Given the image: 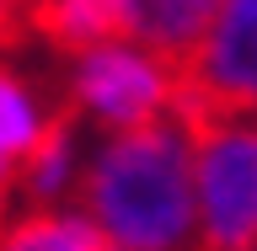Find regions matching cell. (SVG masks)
<instances>
[{"label": "cell", "instance_id": "7a4b0ae2", "mask_svg": "<svg viewBox=\"0 0 257 251\" xmlns=\"http://www.w3.org/2000/svg\"><path fill=\"white\" fill-rule=\"evenodd\" d=\"M177 102V64L140 43H107L91 54H75L64 70V107L75 118H91L107 134L150 128L172 118Z\"/></svg>", "mask_w": 257, "mask_h": 251}, {"label": "cell", "instance_id": "277c9868", "mask_svg": "<svg viewBox=\"0 0 257 251\" xmlns=\"http://www.w3.org/2000/svg\"><path fill=\"white\" fill-rule=\"evenodd\" d=\"M193 182H198V235L204 251L257 246V123L220 118L188 128Z\"/></svg>", "mask_w": 257, "mask_h": 251}, {"label": "cell", "instance_id": "8992f818", "mask_svg": "<svg viewBox=\"0 0 257 251\" xmlns=\"http://www.w3.org/2000/svg\"><path fill=\"white\" fill-rule=\"evenodd\" d=\"M128 16H134L128 43L150 48V54H161L166 64L182 70L204 48L209 27L220 16V0H128Z\"/></svg>", "mask_w": 257, "mask_h": 251}, {"label": "cell", "instance_id": "8fae6325", "mask_svg": "<svg viewBox=\"0 0 257 251\" xmlns=\"http://www.w3.org/2000/svg\"><path fill=\"white\" fill-rule=\"evenodd\" d=\"M16 182H22V166H16L11 155H0V214H6V198H11Z\"/></svg>", "mask_w": 257, "mask_h": 251}, {"label": "cell", "instance_id": "30bf717a", "mask_svg": "<svg viewBox=\"0 0 257 251\" xmlns=\"http://www.w3.org/2000/svg\"><path fill=\"white\" fill-rule=\"evenodd\" d=\"M27 32V0H0V48Z\"/></svg>", "mask_w": 257, "mask_h": 251}, {"label": "cell", "instance_id": "9c48e42d", "mask_svg": "<svg viewBox=\"0 0 257 251\" xmlns=\"http://www.w3.org/2000/svg\"><path fill=\"white\" fill-rule=\"evenodd\" d=\"M0 251H107V246L80 208H43V214H22L16 224H6Z\"/></svg>", "mask_w": 257, "mask_h": 251}, {"label": "cell", "instance_id": "6da1fadb", "mask_svg": "<svg viewBox=\"0 0 257 251\" xmlns=\"http://www.w3.org/2000/svg\"><path fill=\"white\" fill-rule=\"evenodd\" d=\"M80 214L107 251H204L188 128L161 118L107 134L80 171Z\"/></svg>", "mask_w": 257, "mask_h": 251}, {"label": "cell", "instance_id": "52a82bcc", "mask_svg": "<svg viewBox=\"0 0 257 251\" xmlns=\"http://www.w3.org/2000/svg\"><path fill=\"white\" fill-rule=\"evenodd\" d=\"M80 166L75 160V112L54 107V123H48L43 144L32 150V160L22 166V198L32 203V214H43V208H59L70 192H80Z\"/></svg>", "mask_w": 257, "mask_h": 251}, {"label": "cell", "instance_id": "ba28073f", "mask_svg": "<svg viewBox=\"0 0 257 251\" xmlns=\"http://www.w3.org/2000/svg\"><path fill=\"white\" fill-rule=\"evenodd\" d=\"M54 112L43 107V96L32 91L27 80L0 64V155H11L16 166H27L32 150L43 144Z\"/></svg>", "mask_w": 257, "mask_h": 251}, {"label": "cell", "instance_id": "3957f363", "mask_svg": "<svg viewBox=\"0 0 257 251\" xmlns=\"http://www.w3.org/2000/svg\"><path fill=\"white\" fill-rule=\"evenodd\" d=\"M172 118L182 128H204L220 118L257 123V0H220L204 48L177 70Z\"/></svg>", "mask_w": 257, "mask_h": 251}, {"label": "cell", "instance_id": "7c38bea8", "mask_svg": "<svg viewBox=\"0 0 257 251\" xmlns=\"http://www.w3.org/2000/svg\"><path fill=\"white\" fill-rule=\"evenodd\" d=\"M0 230H6V224H0Z\"/></svg>", "mask_w": 257, "mask_h": 251}, {"label": "cell", "instance_id": "5b68a950", "mask_svg": "<svg viewBox=\"0 0 257 251\" xmlns=\"http://www.w3.org/2000/svg\"><path fill=\"white\" fill-rule=\"evenodd\" d=\"M27 27L59 54H91L107 43H128V0H27Z\"/></svg>", "mask_w": 257, "mask_h": 251}]
</instances>
